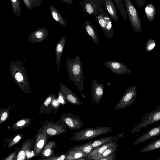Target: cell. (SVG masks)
Listing matches in <instances>:
<instances>
[{"label": "cell", "instance_id": "obj_1", "mask_svg": "<svg viewBox=\"0 0 160 160\" xmlns=\"http://www.w3.org/2000/svg\"><path fill=\"white\" fill-rule=\"evenodd\" d=\"M65 66L70 79L78 88L83 98H85L84 92V76L80 57L77 56L72 59L68 58Z\"/></svg>", "mask_w": 160, "mask_h": 160}, {"label": "cell", "instance_id": "obj_2", "mask_svg": "<svg viewBox=\"0 0 160 160\" xmlns=\"http://www.w3.org/2000/svg\"><path fill=\"white\" fill-rule=\"evenodd\" d=\"M9 68L11 76L18 86L25 93L30 94L31 88L28 76L21 61L19 59L14 61H11Z\"/></svg>", "mask_w": 160, "mask_h": 160}, {"label": "cell", "instance_id": "obj_3", "mask_svg": "<svg viewBox=\"0 0 160 160\" xmlns=\"http://www.w3.org/2000/svg\"><path fill=\"white\" fill-rule=\"evenodd\" d=\"M111 128L102 126L95 128L88 127L73 133L71 139L74 142H81L95 138L103 134L111 132Z\"/></svg>", "mask_w": 160, "mask_h": 160}, {"label": "cell", "instance_id": "obj_4", "mask_svg": "<svg viewBox=\"0 0 160 160\" xmlns=\"http://www.w3.org/2000/svg\"><path fill=\"white\" fill-rule=\"evenodd\" d=\"M40 129L47 134L54 136L66 132V125L61 117L58 121L55 122L46 120Z\"/></svg>", "mask_w": 160, "mask_h": 160}, {"label": "cell", "instance_id": "obj_5", "mask_svg": "<svg viewBox=\"0 0 160 160\" xmlns=\"http://www.w3.org/2000/svg\"><path fill=\"white\" fill-rule=\"evenodd\" d=\"M126 9V12L134 31L140 33L141 24L140 18L136 8L130 0H124Z\"/></svg>", "mask_w": 160, "mask_h": 160}, {"label": "cell", "instance_id": "obj_6", "mask_svg": "<svg viewBox=\"0 0 160 160\" xmlns=\"http://www.w3.org/2000/svg\"><path fill=\"white\" fill-rule=\"evenodd\" d=\"M142 118V121L133 128L132 133L138 132L142 128H146L148 125L160 121V105L151 112L146 113Z\"/></svg>", "mask_w": 160, "mask_h": 160}, {"label": "cell", "instance_id": "obj_7", "mask_svg": "<svg viewBox=\"0 0 160 160\" xmlns=\"http://www.w3.org/2000/svg\"><path fill=\"white\" fill-rule=\"evenodd\" d=\"M105 0H84L79 2L84 12L96 16L104 8Z\"/></svg>", "mask_w": 160, "mask_h": 160}, {"label": "cell", "instance_id": "obj_8", "mask_svg": "<svg viewBox=\"0 0 160 160\" xmlns=\"http://www.w3.org/2000/svg\"><path fill=\"white\" fill-rule=\"evenodd\" d=\"M137 95L136 86L132 85L125 90L121 99L116 105L115 109L118 110L126 108L132 105Z\"/></svg>", "mask_w": 160, "mask_h": 160}, {"label": "cell", "instance_id": "obj_9", "mask_svg": "<svg viewBox=\"0 0 160 160\" xmlns=\"http://www.w3.org/2000/svg\"><path fill=\"white\" fill-rule=\"evenodd\" d=\"M95 18L105 36L108 38H112L114 36V31L112 22L109 16L105 12L104 8Z\"/></svg>", "mask_w": 160, "mask_h": 160}, {"label": "cell", "instance_id": "obj_10", "mask_svg": "<svg viewBox=\"0 0 160 160\" xmlns=\"http://www.w3.org/2000/svg\"><path fill=\"white\" fill-rule=\"evenodd\" d=\"M61 118L70 130L79 129L83 126L82 121L81 118L72 113L64 112L62 114Z\"/></svg>", "mask_w": 160, "mask_h": 160}, {"label": "cell", "instance_id": "obj_11", "mask_svg": "<svg viewBox=\"0 0 160 160\" xmlns=\"http://www.w3.org/2000/svg\"><path fill=\"white\" fill-rule=\"evenodd\" d=\"M112 72L117 74H126L131 73V70L124 63L121 62L107 60L103 63Z\"/></svg>", "mask_w": 160, "mask_h": 160}, {"label": "cell", "instance_id": "obj_12", "mask_svg": "<svg viewBox=\"0 0 160 160\" xmlns=\"http://www.w3.org/2000/svg\"><path fill=\"white\" fill-rule=\"evenodd\" d=\"M59 85L60 91L68 103L77 106H80L82 104L79 98L69 88L62 82L59 83Z\"/></svg>", "mask_w": 160, "mask_h": 160}, {"label": "cell", "instance_id": "obj_13", "mask_svg": "<svg viewBox=\"0 0 160 160\" xmlns=\"http://www.w3.org/2000/svg\"><path fill=\"white\" fill-rule=\"evenodd\" d=\"M103 92V84H99L95 79H93L91 85V99L92 103L95 102L97 104L99 103Z\"/></svg>", "mask_w": 160, "mask_h": 160}, {"label": "cell", "instance_id": "obj_14", "mask_svg": "<svg viewBox=\"0 0 160 160\" xmlns=\"http://www.w3.org/2000/svg\"><path fill=\"white\" fill-rule=\"evenodd\" d=\"M160 136V125L155 126L138 138L133 143V145H137L148 140L155 139L156 137Z\"/></svg>", "mask_w": 160, "mask_h": 160}, {"label": "cell", "instance_id": "obj_15", "mask_svg": "<svg viewBox=\"0 0 160 160\" xmlns=\"http://www.w3.org/2000/svg\"><path fill=\"white\" fill-rule=\"evenodd\" d=\"M48 36V32L45 28H38L31 32L28 38V41L33 43L41 42Z\"/></svg>", "mask_w": 160, "mask_h": 160}, {"label": "cell", "instance_id": "obj_16", "mask_svg": "<svg viewBox=\"0 0 160 160\" xmlns=\"http://www.w3.org/2000/svg\"><path fill=\"white\" fill-rule=\"evenodd\" d=\"M118 140L117 138L114 141L101 145L96 148L86 157L89 160H92L97 156L102 154L110 147L115 144Z\"/></svg>", "mask_w": 160, "mask_h": 160}, {"label": "cell", "instance_id": "obj_17", "mask_svg": "<svg viewBox=\"0 0 160 160\" xmlns=\"http://www.w3.org/2000/svg\"><path fill=\"white\" fill-rule=\"evenodd\" d=\"M37 132L34 149L36 154H38L41 152L45 144L47 139V133L40 129Z\"/></svg>", "mask_w": 160, "mask_h": 160}, {"label": "cell", "instance_id": "obj_18", "mask_svg": "<svg viewBox=\"0 0 160 160\" xmlns=\"http://www.w3.org/2000/svg\"><path fill=\"white\" fill-rule=\"evenodd\" d=\"M66 42L64 36H63L58 41L55 47V53L56 61L58 71H59L61 58Z\"/></svg>", "mask_w": 160, "mask_h": 160}, {"label": "cell", "instance_id": "obj_19", "mask_svg": "<svg viewBox=\"0 0 160 160\" xmlns=\"http://www.w3.org/2000/svg\"><path fill=\"white\" fill-rule=\"evenodd\" d=\"M85 24H83L85 30L93 41L96 45L99 42V37L94 27L87 20L85 21Z\"/></svg>", "mask_w": 160, "mask_h": 160}, {"label": "cell", "instance_id": "obj_20", "mask_svg": "<svg viewBox=\"0 0 160 160\" xmlns=\"http://www.w3.org/2000/svg\"><path fill=\"white\" fill-rule=\"evenodd\" d=\"M104 6L111 18L118 22L117 10L112 1L111 0H105Z\"/></svg>", "mask_w": 160, "mask_h": 160}, {"label": "cell", "instance_id": "obj_21", "mask_svg": "<svg viewBox=\"0 0 160 160\" xmlns=\"http://www.w3.org/2000/svg\"><path fill=\"white\" fill-rule=\"evenodd\" d=\"M55 95L53 93H52L48 96L41 106L38 113L41 114L51 113L52 110L50 103L52 99Z\"/></svg>", "mask_w": 160, "mask_h": 160}, {"label": "cell", "instance_id": "obj_22", "mask_svg": "<svg viewBox=\"0 0 160 160\" xmlns=\"http://www.w3.org/2000/svg\"><path fill=\"white\" fill-rule=\"evenodd\" d=\"M88 154L79 150H68L66 153L65 160H75L86 157Z\"/></svg>", "mask_w": 160, "mask_h": 160}, {"label": "cell", "instance_id": "obj_23", "mask_svg": "<svg viewBox=\"0 0 160 160\" xmlns=\"http://www.w3.org/2000/svg\"><path fill=\"white\" fill-rule=\"evenodd\" d=\"M50 13L54 20L63 26H66L67 22L57 9L53 5H51Z\"/></svg>", "mask_w": 160, "mask_h": 160}, {"label": "cell", "instance_id": "obj_24", "mask_svg": "<svg viewBox=\"0 0 160 160\" xmlns=\"http://www.w3.org/2000/svg\"><path fill=\"white\" fill-rule=\"evenodd\" d=\"M117 136H110L91 141L87 143L93 148H96L103 144L111 142L115 140Z\"/></svg>", "mask_w": 160, "mask_h": 160}, {"label": "cell", "instance_id": "obj_25", "mask_svg": "<svg viewBox=\"0 0 160 160\" xmlns=\"http://www.w3.org/2000/svg\"><path fill=\"white\" fill-rule=\"evenodd\" d=\"M32 119L30 118H24L20 119L13 124L12 128L17 130L22 129L25 127L30 126Z\"/></svg>", "mask_w": 160, "mask_h": 160}, {"label": "cell", "instance_id": "obj_26", "mask_svg": "<svg viewBox=\"0 0 160 160\" xmlns=\"http://www.w3.org/2000/svg\"><path fill=\"white\" fill-rule=\"evenodd\" d=\"M160 148V138L155 139L154 140L148 144L140 150L142 153L155 150Z\"/></svg>", "mask_w": 160, "mask_h": 160}, {"label": "cell", "instance_id": "obj_27", "mask_svg": "<svg viewBox=\"0 0 160 160\" xmlns=\"http://www.w3.org/2000/svg\"><path fill=\"white\" fill-rule=\"evenodd\" d=\"M118 145V143L116 142L115 144L108 148L103 153L97 156L92 160H100L113 153L116 152L117 150Z\"/></svg>", "mask_w": 160, "mask_h": 160}, {"label": "cell", "instance_id": "obj_28", "mask_svg": "<svg viewBox=\"0 0 160 160\" xmlns=\"http://www.w3.org/2000/svg\"><path fill=\"white\" fill-rule=\"evenodd\" d=\"M145 12L149 21L152 22L155 17L156 11L155 7L152 3H148L145 8Z\"/></svg>", "mask_w": 160, "mask_h": 160}, {"label": "cell", "instance_id": "obj_29", "mask_svg": "<svg viewBox=\"0 0 160 160\" xmlns=\"http://www.w3.org/2000/svg\"><path fill=\"white\" fill-rule=\"evenodd\" d=\"M95 148L91 147L86 142L72 147L69 150H79L88 154Z\"/></svg>", "mask_w": 160, "mask_h": 160}, {"label": "cell", "instance_id": "obj_30", "mask_svg": "<svg viewBox=\"0 0 160 160\" xmlns=\"http://www.w3.org/2000/svg\"><path fill=\"white\" fill-rule=\"evenodd\" d=\"M13 108V106H11L7 108L2 107L0 109V124L3 123L8 119L9 116V111Z\"/></svg>", "mask_w": 160, "mask_h": 160}, {"label": "cell", "instance_id": "obj_31", "mask_svg": "<svg viewBox=\"0 0 160 160\" xmlns=\"http://www.w3.org/2000/svg\"><path fill=\"white\" fill-rule=\"evenodd\" d=\"M26 7L30 10L40 6L42 3V0H23Z\"/></svg>", "mask_w": 160, "mask_h": 160}, {"label": "cell", "instance_id": "obj_32", "mask_svg": "<svg viewBox=\"0 0 160 160\" xmlns=\"http://www.w3.org/2000/svg\"><path fill=\"white\" fill-rule=\"evenodd\" d=\"M55 143L53 141L49 142L43 149L42 155L46 157L49 156L53 152L52 148L55 146Z\"/></svg>", "mask_w": 160, "mask_h": 160}, {"label": "cell", "instance_id": "obj_33", "mask_svg": "<svg viewBox=\"0 0 160 160\" xmlns=\"http://www.w3.org/2000/svg\"><path fill=\"white\" fill-rule=\"evenodd\" d=\"M13 12L18 18L21 15V7L20 1L19 0H11Z\"/></svg>", "mask_w": 160, "mask_h": 160}, {"label": "cell", "instance_id": "obj_34", "mask_svg": "<svg viewBox=\"0 0 160 160\" xmlns=\"http://www.w3.org/2000/svg\"><path fill=\"white\" fill-rule=\"evenodd\" d=\"M119 12L126 21H127L126 12L122 0H114Z\"/></svg>", "mask_w": 160, "mask_h": 160}, {"label": "cell", "instance_id": "obj_35", "mask_svg": "<svg viewBox=\"0 0 160 160\" xmlns=\"http://www.w3.org/2000/svg\"><path fill=\"white\" fill-rule=\"evenodd\" d=\"M50 105L52 108L53 112L56 114L61 105L56 95H55L52 99Z\"/></svg>", "mask_w": 160, "mask_h": 160}, {"label": "cell", "instance_id": "obj_36", "mask_svg": "<svg viewBox=\"0 0 160 160\" xmlns=\"http://www.w3.org/2000/svg\"><path fill=\"white\" fill-rule=\"evenodd\" d=\"M29 144L26 143L23 146L22 148L24 150L26 153V157L28 159L32 157L34 153L30 149Z\"/></svg>", "mask_w": 160, "mask_h": 160}, {"label": "cell", "instance_id": "obj_37", "mask_svg": "<svg viewBox=\"0 0 160 160\" xmlns=\"http://www.w3.org/2000/svg\"><path fill=\"white\" fill-rule=\"evenodd\" d=\"M156 44V42L154 39H151L149 40L146 44V51L149 52L152 50L155 46Z\"/></svg>", "mask_w": 160, "mask_h": 160}, {"label": "cell", "instance_id": "obj_38", "mask_svg": "<svg viewBox=\"0 0 160 160\" xmlns=\"http://www.w3.org/2000/svg\"><path fill=\"white\" fill-rule=\"evenodd\" d=\"M58 98L61 105L64 106L68 102L66 100L63 93L59 91L58 92Z\"/></svg>", "mask_w": 160, "mask_h": 160}, {"label": "cell", "instance_id": "obj_39", "mask_svg": "<svg viewBox=\"0 0 160 160\" xmlns=\"http://www.w3.org/2000/svg\"><path fill=\"white\" fill-rule=\"evenodd\" d=\"M18 152L17 157V160H25L26 157V153L24 150L22 148Z\"/></svg>", "mask_w": 160, "mask_h": 160}, {"label": "cell", "instance_id": "obj_40", "mask_svg": "<svg viewBox=\"0 0 160 160\" xmlns=\"http://www.w3.org/2000/svg\"><path fill=\"white\" fill-rule=\"evenodd\" d=\"M21 137V135H19L16 136L11 142L8 146V148H10L18 143L20 140Z\"/></svg>", "mask_w": 160, "mask_h": 160}, {"label": "cell", "instance_id": "obj_41", "mask_svg": "<svg viewBox=\"0 0 160 160\" xmlns=\"http://www.w3.org/2000/svg\"><path fill=\"white\" fill-rule=\"evenodd\" d=\"M116 152L113 153L108 156L103 158L100 160H113L114 158L116 157Z\"/></svg>", "mask_w": 160, "mask_h": 160}, {"label": "cell", "instance_id": "obj_42", "mask_svg": "<svg viewBox=\"0 0 160 160\" xmlns=\"http://www.w3.org/2000/svg\"><path fill=\"white\" fill-rule=\"evenodd\" d=\"M16 156L15 152H13L10 154L5 160H14Z\"/></svg>", "mask_w": 160, "mask_h": 160}, {"label": "cell", "instance_id": "obj_43", "mask_svg": "<svg viewBox=\"0 0 160 160\" xmlns=\"http://www.w3.org/2000/svg\"><path fill=\"white\" fill-rule=\"evenodd\" d=\"M145 1V0H136L137 3L140 8L144 4Z\"/></svg>", "mask_w": 160, "mask_h": 160}, {"label": "cell", "instance_id": "obj_44", "mask_svg": "<svg viewBox=\"0 0 160 160\" xmlns=\"http://www.w3.org/2000/svg\"><path fill=\"white\" fill-rule=\"evenodd\" d=\"M66 157V154H62L57 158L56 159V160H64Z\"/></svg>", "mask_w": 160, "mask_h": 160}, {"label": "cell", "instance_id": "obj_45", "mask_svg": "<svg viewBox=\"0 0 160 160\" xmlns=\"http://www.w3.org/2000/svg\"><path fill=\"white\" fill-rule=\"evenodd\" d=\"M62 1L64 2L67 3L70 5L72 4L73 3V1L72 0H62Z\"/></svg>", "mask_w": 160, "mask_h": 160}, {"label": "cell", "instance_id": "obj_46", "mask_svg": "<svg viewBox=\"0 0 160 160\" xmlns=\"http://www.w3.org/2000/svg\"><path fill=\"white\" fill-rule=\"evenodd\" d=\"M124 133L125 132H122L119 134L118 136V138H119L122 137Z\"/></svg>", "mask_w": 160, "mask_h": 160}, {"label": "cell", "instance_id": "obj_47", "mask_svg": "<svg viewBox=\"0 0 160 160\" xmlns=\"http://www.w3.org/2000/svg\"><path fill=\"white\" fill-rule=\"evenodd\" d=\"M75 160H92L88 159L87 157H84Z\"/></svg>", "mask_w": 160, "mask_h": 160}, {"label": "cell", "instance_id": "obj_48", "mask_svg": "<svg viewBox=\"0 0 160 160\" xmlns=\"http://www.w3.org/2000/svg\"><path fill=\"white\" fill-rule=\"evenodd\" d=\"M43 160H56V159L55 160V158H51V159H45Z\"/></svg>", "mask_w": 160, "mask_h": 160}, {"label": "cell", "instance_id": "obj_49", "mask_svg": "<svg viewBox=\"0 0 160 160\" xmlns=\"http://www.w3.org/2000/svg\"><path fill=\"white\" fill-rule=\"evenodd\" d=\"M113 160H116V157H115L113 159Z\"/></svg>", "mask_w": 160, "mask_h": 160}, {"label": "cell", "instance_id": "obj_50", "mask_svg": "<svg viewBox=\"0 0 160 160\" xmlns=\"http://www.w3.org/2000/svg\"><path fill=\"white\" fill-rule=\"evenodd\" d=\"M158 160H160V158L158 159Z\"/></svg>", "mask_w": 160, "mask_h": 160}]
</instances>
